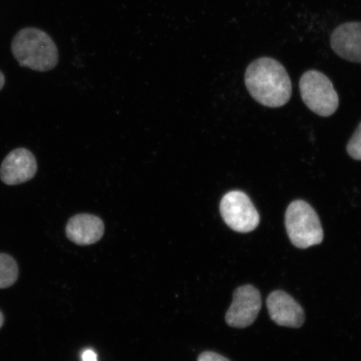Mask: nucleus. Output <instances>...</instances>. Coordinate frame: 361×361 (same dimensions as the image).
<instances>
[{"label": "nucleus", "mask_w": 361, "mask_h": 361, "mask_svg": "<svg viewBox=\"0 0 361 361\" xmlns=\"http://www.w3.org/2000/svg\"><path fill=\"white\" fill-rule=\"evenodd\" d=\"M333 51L345 60L361 63V22L343 24L331 37Z\"/></svg>", "instance_id": "9"}, {"label": "nucleus", "mask_w": 361, "mask_h": 361, "mask_svg": "<svg viewBox=\"0 0 361 361\" xmlns=\"http://www.w3.org/2000/svg\"><path fill=\"white\" fill-rule=\"evenodd\" d=\"M11 51L21 67L35 71H51L59 62V51L51 36L35 27H26L15 35Z\"/></svg>", "instance_id": "2"}, {"label": "nucleus", "mask_w": 361, "mask_h": 361, "mask_svg": "<svg viewBox=\"0 0 361 361\" xmlns=\"http://www.w3.org/2000/svg\"><path fill=\"white\" fill-rule=\"evenodd\" d=\"M301 97L309 109L320 116H331L338 107V97L326 75L309 71L300 81Z\"/></svg>", "instance_id": "4"}, {"label": "nucleus", "mask_w": 361, "mask_h": 361, "mask_svg": "<svg viewBox=\"0 0 361 361\" xmlns=\"http://www.w3.org/2000/svg\"><path fill=\"white\" fill-rule=\"evenodd\" d=\"M221 216L228 227L238 233L254 231L260 222L259 212L245 192L226 193L220 202Z\"/></svg>", "instance_id": "5"}, {"label": "nucleus", "mask_w": 361, "mask_h": 361, "mask_svg": "<svg viewBox=\"0 0 361 361\" xmlns=\"http://www.w3.org/2000/svg\"><path fill=\"white\" fill-rule=\"evenodd\" d=\"M66 235L78 245H90L97 243L105 233V225L97 216L81 214L69 220L66 225Z\"/></svg>", "instance_id": "10"}, {"label": "nucleus", "mask_w": 361, "mask_h": 361, "mask_svg": "<svg viewBox=\"0 0 361 361\" xmlns=\"http://www.w3.org/2000/svg\"><path fill=\"white\" fill-rule=\"evenodd\" d=\"M37 170L33 153L26 148H17L4 158L0 166V179L8 186H16L34 178Z\"/></svg>", "instance_id": "7"}, {"label": "nucleus", "mask_w": 361, "mask_h": 361, "mask_svg": "<svg viewBox=\"0 0 361 361\" xmlns=\"http://www.w3.org/2000/svg\"><path fill=\"white\" fill-rule=\"evenodd\" d=\"M267 306L271 319L281 326L300 328L305 320L302 307L286 292L275 290L267 299Z\"/></svg>", "instance_id": "8"}, {"label": "nucleus", "mask_w": 361, "mask_h": 361, "mask_svg": "<svg viewBox=\"0 0 361 361\" xmlns=\"http://www.w3.org/2000/svg\"><path fill=\"white\" fill-rule=\"evenodd\" d=\"M245 84L257 102L271 108L281 107L290 101L292 84L281 63L269 57L259 58L247 68Z\"/></svg>", "instance_id": "1"}, {"label": "nucleus", "mask_w": 361, "mask_h": 361, "mask_svg": "<svg viewBox=\"0 0 361 361\" xmlns=\"http://www.w3.org/2000/svg\"><path fill=\"white\" fill-rule=\"evenodd\" d=\"M4 324V315L1 312H0V328L2 327Z\"/></svg>", "instance_id": "16"}, {"label": "nucleus", "mask_w": 361, "mask_h": 361, "mask_svg": "<svg viewBox=\"0 0 361 361\" xmlns=\"http://www.w3.org/2000/svg\"><path fill=\"white\" fill-rule=\"evenodd\" d=\"M4 84H6V76L2 71H0V90L3 89Z\"/></svg>", "instance_id": "15"}, {"label": "nucleus", "mask_w": 361, "mask_h": 361, "mask_svg": "<svg viewBox=\"0 0 361 361\" xmlns=\"http://www.w3.org/2000/svg\"><path fill=\"white\" fill-rule=\"evenodd\" d=\"M260 293L250 284L237 288L233 300L226 314V323L233 328L243 329L255 322L261 310Z\"/></svg>", "instance_id": "6"}, {"label": "nucleus", "mask_w": 361, "mask_h": 361, "mask_svg": "<svg viewBox=\"0 0 361 361\" xmlns=\"http://www.w3.org/2000/svg\"><path fill=\"white\" fill-rule=\"evenodd\" d=\"M19 276V268L11 256L0 254V288L13 286Z\"/></svg>", "instance_id": "11"}, {"label": "nucleus", "mask_w": 361, "mask_h": 361, "mask_svg": "<svg viewBox=\"0 0 361 361\" xmlns=\"http://www.w3.org/2000/svg\"><path fill=\"white\" fill-rule=\"evenodd\" d=\"M347 152L355 160H361V123L347 145Z\"/></svg>", "instance_id": "12"}, {"label": "nucleus", "mask_w": 361, "mask_h": 361, "mask_svg": "<svg viewBox=\"0 0 361 361\" xmlns=\"http://www.w3.org/2000/svg\"><path fill=\"white\" fill-rule=\"evenodd\" d=\"M286 227L288 238L296 247L305 250L323 241L324 232L319 216L303 200L293 201L288 207Z\"/></svg>", "instance_id": "3"}, {"label": "nucleus", "mask_w": 361, "mask_h": 361, "mask_svg": "<svg viewBox=\"0 0 361 361\" xmlns=\"http://www.w3.org/2000/svg\"><path fill=\"white\" fill-rule=\"evenodd\" d=\"M82 361H97V355L92 350H85L82 355Z\"/></svg>", "instance_id": "14"}, {"label": "nucleus", "mask_w": 361, "mask_h": 361, "mask_svg": "<svg viewBox=\"0 0 361 361\" xmlns=\"http://www.w3.org/2000/svg\"><path fill=\"white\" fill-rule=\"evenodd\" d=\"M197 361H230L223 355L214 353V352H203L198 356Z\"/></svg>", "instance_id": "13"}]
</instances>
